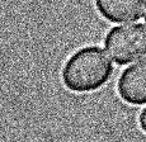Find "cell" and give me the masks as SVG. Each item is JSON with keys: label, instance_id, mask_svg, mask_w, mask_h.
<instances>
[{"label": "cell", "instance_id": "277c9868", "mask_svg": "<svg viewBox=\"0 0 146 142\" xmlns=\"http://www.w3.org/2000/svg\"><path fill=\"white\" fill-rule=\"evenodd\" d=\"M145 0H94L98 14L111 23L136 22L141 18Z\"/></svg>", "mask_w": 146, "mask_h": 142}, {"label": "cell", "instance_id": "3957f363", "mask_svg": "<svg viewBox=\"0 0 146 142\" xmlns=\"http://www.w3.org/2000/svg\"><path fill=\"white\" fill-rule=\"evenodd\" d=\"M117 93L126 104H146V57L122 71L117 81Z\"/></svg>", "mask_w": 146, "mask_h": 142}, {"label": "cell", "instance_id": "8992f818", "mask_svg": "<svg viewBox=\"0 0 146 142\" xmlns=\"http://www.w3.org/2000/svg\"><path fill=\"white\" fill-rule=\"evenodd\" d=\"M146 10V9H145ZM145 22H146V12H145Z\"/></svg>", "mask_w": 146, "mask_h": 142}, {"label": "cell", "instance_id": "7a4b0ae2", "mask_svg": "<svg viewBox=\"0 0 146 142\" xmlns=\"http://www.w3.org/2000/svg\"><path fill=\"white\" fill-rule=\"evenodd\" d=\"M104 46L117 65L131 63L146 55V27L140 23L113 27L106 34Z\"/></svg>", "mask_w": 146, "mask_h": 142}, {"label": "cell", "instance_id": "5b68a950", "mask_svg": "<svg viewBox=\"0 0 146 142\" xmlns=\"http://www.w3.org/2000/svg\"><path fill=\"white\" fill-rule=\"evenodd\" d=\"M139 127L146 135V108L141 110V113L139 116Z\"/></svg>", "mask_w": 146, "mask_h": 142}, {"label": "cell", "instance_id": "6da1fadb", "mask_svg": "<svg viewBox=\"0 0 146 142\" xmlns=\"http://www.w3.org/2000/svg\"><path fill=\"white\" fill-rule=\"evenodd\" d=\"M113 71V62L104 50L89 44L67 57L61 70V81L74 94L94 93L111 80Z\"/></svg>", "mask_w": 146, "mask_h": 142}]
</instances>
